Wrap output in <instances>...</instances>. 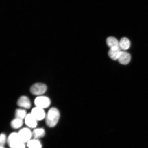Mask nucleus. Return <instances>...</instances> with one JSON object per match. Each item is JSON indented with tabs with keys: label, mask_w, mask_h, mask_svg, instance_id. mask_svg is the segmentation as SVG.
<instances>
[{
	"label": "nucleus",
	"mask_w": 148,
	"mask_h": 148,
	"mask_svg": "<svg viewBox=\"0 0 148 148\" xmlns=\"http://www.w3.org/2000/svg\"><path fill=\"white\" fill-rule=\"evenodd\" d=\"M47 86L43 83H37L31 86L30 92L33 95L41 96L46 92Z\"/></svg>",
	"instance_id": "3"
},
{
	"label": "nucleus",
	"mask_w": 148,
	"mask_h": 148,
	"mask_svg": "<svg viewBox=\"0 0 148 148\" xmlns=\"http://www.w3.org/2000/svg\"><path fill=\"white\" fill-rule=\"evenodd\" d=\"M25 123L31 128H35L37 125V120L30 114H28L25 119Z\"/></svg>",
	"instance_id": "9"
},
{
	"label": "nucleus",
	"mask_w": 148,
	"mask_h": 148,
	"mask_svg": "<svg viewBox=\"0 0 148 148\" xmlns=\"http://www.w3.org/2000/svg\"><path fill=\"white\" fill-rule=\"evenodd\" d=\"M119 47L110 49L108 51V55L110 58L114 60H118L121 51Z\"/></svg>",
	"instance_id": "10"
},
{
	"label": "nucleus",
	"mask_w": 148,
	"mask_h": 148,
	"mask_svg": "<svg viewBox=\"0 0 148 148\" xmlns=\"http://www.w3.org/2000/svg\"><path fill=\"white\" fill-rule=\"evenodd\" d=\"M1 148H5L3 146H1Z\"/></svg>",
	"instance_id": "19"
},
{
	"label": "nucleus",
	"mask_w": 148,
	"mask_h": 148,
	"mask_svg": "<svg viewBox=\"0 0 148 148\" xmlns=\"http://www.w3.org/2000/svg\"><path fill=\"white\" fill-rule=\"evenodd\" d=\"M18 148H25V143L23 142H21V144H20Z\"/></svg>",
	"instance_id": "18"
},
{
	"label": "nucleus",
	"mask_w": 148,
	"mask_h": 148,
	"mask_svg": "<svg viewBox=\"0 0 148 148\" xmlns=\"http://www.w3.org/2000/svg\"><path fill=\"white\" fill-rule=\"evenodd\" d=\"M27 146L29 148H42L41 143L36 139L29 140L27 142Z\"/></svg>",
	"instance_id": "14"
},
{
	"label": "nucleus",
	"mask_w": 148,
	"mask_h": 148,
	"mask_svg": "<svg viewBox=\"0 0 148 148\" xmlns=\"http://www.w3.org/2000/svg\"><path fill=\"white\" fill-rule=\"evenodd\" d=\"M27 115L26 111L23 109H16L15 112L16 118L21 120L25 119Z\"/></svg>",
	"instance_id": "15"
},
{
	"label": "nucleus",
	"mask_w": 148,
	"mask_h": 148,
	"mask_svg": "<svg viewBox=\"0 0 148 148\" xmlns=\"http://www.w3.org/2000/svg\"><path fill=\"white\" fill-rule=\"evenodd\" d=\"M106 42L107 45L110 49L119 47V42L114 37L110 36L107 39Z\"/></svg>",
	"instance_id": "11"
},
{
	"label": "nucleus",
	"mask_w": 148,
	"mask_h": 148,
	"mask_svg": "<svg viewBox=\"0 0 148 148\" xmlns=\"http://www.w3.org/2000/svg\"><path fill=\"white\" fill-rule=\"evenodd\" d=\"M7 142L10 148H18L22 142L18 133L14 132L9 135Z\"/></svg>",
	"instance_id": "4"
},
{
	"label": "nucleus",
	"mask_w": 148,
	"mask_h": 148,
	"mask_svg": "<svg viewBox=\"0 0 148 148\" xmlns=\"http://www.w3.org/2000/svg\"><path fill=\"white\" fill-rule=\"evenodd\" d=\"M34 102L36 107L44 109L48 108L50 105L51 101L49 97L39 96L36 98Z\"/></svg>",
	"instance_id": "2"
},
{
	"label": "nucleus",
	"mask_w": 148,
	"mask_h": 148,
	"mask_svg": "<svg viewBox=\"0 0 148 148\" xmlns=\"http://www.w3.org/2000/svg\"><path fill=\"white\" fill-rule=\"evenodd\" d=\"M60 116V112L55 107L49 109L46 114L45 119L46 125L51 127H54L58 123Z\"/></svg>",
	"instance_id": "1"
},
{
	"label": "nucleus",
	"mask_w": 148,
	"mask_h": 148,
	"mask_svg": "<svg viewBox=\"0 0 148 148\" xmlns=\"http://www.w3.org/2000/svg\"><path fill=\"white\" fill-rule=\"evenodd\" d=\"M130 45V41L126 38H122L119 42V47L122 50H127L129 49Z\"/></svg>",
	"instance_id": "12"
},
{
	"label": "nucleus",
	"mask_w": 148,
	"mask_h": 148,
	"mask_svg": "<svg viewBox=\"0 0 148 148\" xmlns=\"http://www.w3.org/2000/svg\"><path fill=\"white\" fill-rule=\"evenodd\" d=\"M17 104L18 106L24 108L29 109L31 107V103L29 98L26 96H23L18 100Z\"/></svg>",
	"instance_id": "8"
},
{
	"label": "nucleus",
	"mask_w": 148,
	"mask_h": 148,
	"mask_svg": "<svg viewBox=\"0 0 148 148\" xmlns=\"http://www.w3.org/2000/svg\"><path fill=\"white\" fill-rule=\"evenodd\" d=\"M45 132L44 129L42 128L36 129L32 132V136L35 139L41 138L45 136Z\"/></svg>",
	"instance_id": "13"
},
{
	"label": "nucleus",
	"mask_w": 148,
	"mask_h": 148,
	"mask_svg": "<svg viewBox=\"0 0 148 148\" xmlns=\"http://www.w3.org/2000/svg\"><path fill=\"white\" fill-rule=\"evenodd\" d=\"M23 124V120L16 118L11 123V125L13 128L18 129L20 128Z\"/></svg>",
	"instance_id": "16"
},
{
	"label": "nucleus",
	"mask_w": 148,
	"mask_h": 148,
	"mask_svg": "<svg viewBox=\"0 0 148 148\" xmlns=\"http://www.w3.org/2000/svg\"><path fill=\"white\" fill-rule=\"evenodd\" d=\"M31 114L37 121L43 120L45 118L46 114L43 109L36 107L32 109Z\"/></svg>",
	"instance_id": "6"
},
{
	"label": "nucleus",
	"mask_w": 148,
	"mask_h": 148,
	"mask_svg": "<svg viewBox=\"0 0 148 148\" xmlns=\"http://www.w3.org/2000/svg\"><path fill=\"white\" fill-rule=\"evenodd\" d=\"M131 60V55L128 53L121 51L118 60L120 64L127 65L130 62Z\"/></svg>",
	"instance_id": "7"
},
{
	"label": "nucleus",
	"mask_w": 148,
	"mask_h": 148,
	"mask_svg": "<svg viewBox=\"0 0 148 148\" xmlns=\"http://www.w3.org/2000/svg\"><path fill=\"white\" fill-rule=\"evenodd\" d=\"M21 141L23 143L28 142L32 136V132L27 128L22 129L18 133Z\"/></svg>",
	"instance_id": "5"
},
{
	"label": "nucleus",
	"mask_w": 148,
	"mask_h": 148,
	"mask_svg": "<svg viewBox=\"0 0 148 148\" xmlns=\"http://www.w3.org/2000/svg\"><path fill=\"white\" fill-rule=\"evenodd\" d=\"M6 137L5 134H2L0 136V143L1 146H3L6 141Z\"/></svg>",
	"instance_id": "17"
}]
</instances>
